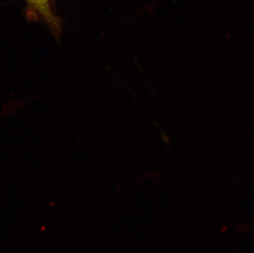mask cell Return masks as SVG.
Instances as JSON below:
<instances>
[{
    "instance_id": "obj_1",
    "label": "cell",
    "mask_w": 254,
    "mask_h": 253,
    "mask_svg": "<svg viewBox=\"0 0 254 253\" xmlns=\"http://www.w3.org/2000/svg\"><path fill=\"white\" fill-rule=\"evenodd\" d=\"M31 19L41 20L48 26L56 40L59 41L62 31L61 21L54 12L51 0H26Z\"/></svg>"
}]
</instances>
